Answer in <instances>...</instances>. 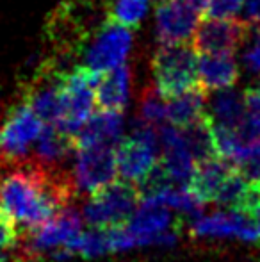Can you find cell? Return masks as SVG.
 Segmentation results:
<instances>
[{
  "instance_id": "1",
  "label": "cell",
  "mask_w": 260,
  "mask_h": 262,
  "mask_svg": "<svg viewBox=\"0 0 260 262\" xmlns=\"http://www.w3.org/2000/svg\"><path fill=\"white\" fill-rule=\"evenodd\" d=\"M139 204L141 196L134 184L114 180L86 196L80 214L93 228H114L129 223Z\"/></svg>"
},
{
  "instance_id": "2",
  "label": "cell",
  "mask_w": 260,
  "mask_h": 262,
  "mask_svg": "<svg viewBox=\"0 0 260 262\" xmlns=\"http://www.w3.org/2000/svg\"><path fill=\"white\" fill-rule=\"evenodd\" d=\"M152 72L155 90L164 100L178 97L198 86L196 50L185 43L162 45L153 55Z\"/></svg>"
},
{
  "instance_id": "3",
  "label": "cell",
  "mask_w": 260,
  "mask_h": 262,
  "mask_svg": "<svg viewBox=\"0 0 260 262\" xmlns=\"http://www.w3.org/2000/svg\"><path fill=\"white\" fill-rule=\"evenodd\" d=\"M159 132L157 127L137 120L132 136L123 139L116 148L118 177L130 184H139L159 162Z\"/></svg>"
},
{
  "instance_id": "4",
  "label": "cell",
  "mask_w": 260,
  "mask_h": 262,
  "mask_svg": "<svg viewBox=\"0 0 260 262\" xmlns=\"http://www.w3.org/2000/svg\"><path fill=\"white\" fill-rule=\"evenodd\" d=\"M97 80L98 73H94L87 66H77L72 72H64L63 118L57 127L72 138H75L77 132L93 114Z\"/></svg>"
},
{
  "instance_id": "5",
  "label": "cell",
  "mask_w": 260,
  "mask_h": 262,
  "mask_svg": "<svg viewBox=\"0 0 260 262\" xmlns=\"http://www.w3.org/2000/svg\"><path fill=\"white\" fill-rule=\"evenodd\" d=\"M75 150L77 159L72 177L79 196H89L94 191L114 182L118 177L116 146L89 145Z\"/></svg>"
},
{
  "instance_id": "6",
  "label": "cell",
  "mask_w": 260,
  "mask_h": 262,
  "mask_svg": "<svg viewBox=\"0 0 260 262\" xmlns=\"http://www.w3.org/2000/svg\"><path fill=\"white\" fill-rule=\"evenodd\" d=\"M45 123L25 100L9 109L0 130V152L4 159L27 157L31 145L41 134Z\"/></svg>"
},
{
  "instance_id": "7",
  "label": "cell",
  "mask_w": 260,
  "mask_h": 262,
  "mask_svg": "<svg viewBox=\"0 0 260 262\" xmlns=\"http://www.w3.org/2000/svg\"><path fill=\"white\" fill-rule=\"evenodd\" d=\"M132 49L130 29L109 20L102 25L97 38L86 52V64L94 73H104L116 66L123 64Z\"/></svg>"
},
{
  "instance_id": "8",
  "label": "cell",
  "mask_w": 260,
  "mask_h": 262,
  "mask_svg": "<svg viewBox=\"0 0 260 262\" xmlns=\"http://www.w3.org/2000/svg\"><path fill=\"white\" fill-rule=\"evenodd\" d=\"M191 234L198 239L237 237L241 241L260 243V225L246 212L219 210L208 216H196Z\"/></svg>"
},
{
  "instance_id": "9",
  "label": "cell",
  "mask_w": 260,
  "mask_h": 262,
  "mask_svg": "<svg viewBox=\"0 0 260 262\" xmlns=\"http://www.w3.org/2000/svg\"><path fill=\"white\" fill-rule=\"evenodd\" d=\"M63 80L64 72L45 64L39 75L29 84L23 100L32 107L45 125H59L63 118Z\"/></svg>"
},
{
  "instance_id": "10",
  "label": "cell",
  "mask_w": 260,
  "mask_h": 262,
  "mask_svg": "<svg viewBox=\"0 0 260 262\" xmlns=\"http://www.w3.org/2000/svg\"><path fill=\"white\" fill-rule=\"evenodd\" d=\"M248 25L233 18H208L198 24L193 34L196 54H230L243 45Z\"/></svg>"
},
{
  "instance_id": "11",
  "label": "cell",
  "mask_w": 260,
  "mask_h": 262,
  "mask_svg": "<svg viewBox=\"0 0 260 262\" xmlns=\"http://www.w3.org/2000/svg\"><path fill=\"white\" fill-rule=\"evenodd\" d=\"M201 13L182 0H159L155 7V29L160 45H177L193 38Z\"/></svg>"
},
{
  "instance_id": "12",
  "label": "cell",
  "mask_w": 260,
  "mask_h": 262,
  "mask_svg": "<svg viewBox=\"0 0 260 262\" xmlns=\"http://www.w3.org/2000/svg\"><path fill=\"white\" fill-rule=\"evenodd\" d=\"M130 97V68L123 64L100 73L94 86V104L100 111L123 113Z\"/></svg>"
},
{
  "instance_id": "13",
  "label": "cell",
  "mask_w": 260,
  "mask_h": 262,
  "mask_svg": "<svg viewBox=\"0 0 260 262\" xmlns=\"http://www.w3.org/2000/svg\"><path fill=\"white\" fill-rule=\"evenodd\" d=\"M123 134V116L114 111H100L89 116L84 127L75 134V148L89 145L116 146Z\"/></svg>"
},
{
  "instance_id": "14",
  "label": "cell",
  "mask_w": 260,
  "mask_h": 262,
  "mask_svg": "<svg viewBox=\"0 0 260 262\" xmlns=\"http://www.w3.org/2000/svg\"><path fill=\"white\" fill-rule=\"evenodd\" d=\"M239 79V66L230 54H200L198 86L207 91L232 88Z\"/></svg>"
},
{
  "instance_id": "15",
  "label": "cell",
  "mask_w": 260,
  "mask_h": 262,
  "mask_svg": "<svg viewBox=\"0 0 260 262\" xmlns=\"http://www.w3.org/2000/svg\"><path fill=\"white\" fill-rule=\"evenodd\" d=\"M72 150H75V141L72 136L61 130L57 125H45L41 134L34 141V152L29 156L46 168L64 169L63 164Z\"/></svg>"
},
{
  "instance_id": "16",
  "label": "cell",
  "mask_w": 260,
  "mask_h": 262,
  "mask_svg": "<svg viewBox=\"0 0 260 262\" xmlns=\"http://www.w3.org/2000/svg\"><path fill=\"white\" fill-rule=\"evenodd\" d=\"M235 169L232 162L225 161L221 157H212L207 161L196 162L193 177L189 180V189L196 194L198 200L203 204L214 202L216 194H218L219 187L226 180V177Z\"/></svg>"
},
{
  "instance_id": "17",
  "label": "cell",
  "mask_w": 260,
  "mask_h": 262,
  "mask_svg": "<svg viewBox=\"0 0 260 262\" xmlns=\"http://www.w3.org/2000/svg\"><path fill=\"white\" fill-rule=\"evenodd\" d=\"M205 114V91L200 86L166 100V120L175 127H187Z\"/></svg>"
},
{
  "instance_id": "18",
  "label": "cell",
  "mask_w": 260,
  "mask_h": 262,
  "mask_svg": "<svg viewBox=\"0 0 260 262\" xmlns=\"http://www.w3.org/2000/svg\"><path fill=\"white\" fill-rule=\"evenodd\" d=\"M182 132L184 145L187 146L189 154L195 159V162L207 161V159L218 157L214 145V132H212V120L208 114H203L193 121L187 127H178Z\"/></svg>"
},
{
  "instance_id": "19",
  "label": "cell",
  "mask_w": 260,
  "mask_h": 262,
  "mask_svg": "<svg viewBox=\"0 0 260 262\" xmlns=\"http://www.w3.org/2000/svg\"><path fill=\"white\" fill-rule=\"evenodd\" d=\"M210 109V120L214 125H223V127L235 128L239 125L241 118H243L244 111V93L232 90V88H225V90H218L214 98L208 104Z\"/></svg>"
},
{
  "instance_id": "20",
  "label": "cell",
  "mask_w": 260,
  "mask_h": 262,
  "mask_svg": "<svg viewBox=\"0 0 260 262\" xmlns=\"http://www.w3.org/2000/svg\"><path fill=\"white\" fill-rule=\"evenodd\" d=\"M235 132L244 148L260 141V88L244 91V111Z\"/></svg>"
},
{
  "instance_id": "21",
  "label": "cell",
  "mask_w": 260,
  "mask_h": 262,
  "mask_svg": "<svg viewBox=\"0 0 260 262\" xmlns=\"http://www.w3.org/2000/svg\"><path fill=\"white\" fill-rule=\"evenodd\" d=\"M248 189H250V182L246 177L239 171L233 169L223 186L219 187L218 194L214 198V204L223 210H237V212H244V204H246Z\"/></svg>"
},
{
  "instance_id": "22",
  "label": "cell",
  "mask_w": 260,
  "mask_h": 262,
  "mask_svg": "<svg viewBox=\"0 0 260 262\" xmlns=\"http://www.w3.org/2000/svg\"><path fill=\"white\" fill-rule=\"evenodd\" d=\"M63 248L69 255H80L86 259H93L111 252L105 228H91L87 232H80L73 239H69Z\"/></svg>"
},
{
  "instance_id": "23",
  "label": "cell",
  "mask_w": 260,
  "mask_h": 262,
  "mask_svg": "<svg viewBox=\"0 0 260 262\" xmlns=\"http://www.w3.org/2000/svg\"><path fill=\"white\" fill-rule=\"evenodd\" d=\"M148 11V0H112L107 18L127 29H137Z\"/></svg>"
},
{
  "instance_id": "24",
  "label": "cell",
  "mask_w": 260,
  "mask_h": 262,
  "mask_svg": "<svg viewBox=\"0 0 260 262\" xmlns=\"http://www.w3.org/2000/svg\"><path fill=\"white\" fill-rule=\"evenodd\" d=\"M139 121L159 127L166 121V100L153 88H146L139 98Z\"/></svg>"
},
{
  "instance_id": "25",
  "label": "cell",
  "mask_w": 260,
  "mask_h": 262,
  "mask_svg": "<svg viewBox=\"0 0 260 262\" xmlns=\"http://www.w3.org/2000/svg\"><path fill=\"white\" fill-rule=\"evenodd\" d=\"M243 62L253 75H260V24L248 25L243 39Z\"/></svg>"
},
{
  "instance_id": "26",
  "label": "cell",
  "mask_w": 260,
  "mask_h": 262,
  "mask_svg": "<svg viewBox=\"0 0 260 262\" xmlns=\"http://www.w3.org/2000/svg\"><path fill=\"white\" fill-rule=\"evenodd\" d=\"M237 169L246 177V180L260 184V141L244 152L243 159L237 164Z\"/></svg>"
},
{
  "instance_id": "27",
  "label": "cell",
  "mask_w": 260,
  "mask_h": 262,
  "mask_svg": "<svg viewBox=\"0 0 260 262\" xmlns=\"http://www.w3.org/2000/svg\"><path fill=\"white\" fill-rule=\"evenodd\" d=\"M246 0H208L207 11L208 18H233L243 9Z\"/></svg>"
},
{
  "instance_id": "28",
  "label": "cell",
  "mask_w": 260,
  "mask_h": 262,
  "mask_svg": "<svg viewBox=\"0 0 260 262\" xmlns=\"http://www.w3.org/2000/svg\"><path fill=\"white\" fill-rule=\"evenodd\" d=\"M18 237H20V232L16 223L11 220L9 214L0 209V250L13 248L18 243Z\"/></svg>"
},
{
  "instance_id": "29",
  "label": "cell",
  "mask_w": 260,
  "mask_h": 262,
  "mask_svg": "<svg viewBox=\"0 0 260 262\" xmlns=\"http://www.w3.org/2000/svg\"><path fill=\"white\" fill-rule=\"evenodd\" d=\"M246 18L251 24H260V0H246Z\"/></svg>"
},
{
  "instance_id": "30",
  "label": "cell",
  "mask_w": 260,
  "mask_h": 262,
  "mask_svg": "<svg viewBox=\"0 0 260 262\" xmlns=\"http://www.w3.org/2000/svg\"><path fill=\"white\" fill-rule=\"evenodd\" d=\"M182 2H185L187 6H191L193 9H196V11H200V13H203L205 7H207V4H208V0H182Z\"/></svg>"
},
{
  "instance_id": "31",
  "label": "cell",
  "mask_w": 260,
  "mask_h": 262,
  "mask_svg": "<svg viewBox=\"0 0 260 262\" xmlns=\"http://www.w3.org/2000/svg\"><path fill=\"white\" fill-rule=\"evenodd\" d=\"M250 216L253 217V220L257 221V223L260 225V202H258L257 205H255V209H253V210H251V212H250Z\"/></svg>"
}]
</instances>
